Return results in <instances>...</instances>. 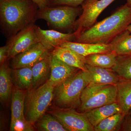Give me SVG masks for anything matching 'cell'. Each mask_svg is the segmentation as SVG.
<instances>
[{
	"label": "cell",
	"mask_w": 131,
	"mask_h": 131,
	"mask_svg": "<svg viewBox=\"0 0 131 131\" xmlns=\"http://www.w3.org/2000/svg\"><path fill=\"white\" fill-rule=\"evenodd\" d=\"M37 5L31 0H0L2 29L12 37L34 23L37 14Z\"/></svg>",
	"instance_id": "2"
},
{
	"label": "cell",
	"mask_w": 131,
	"mask_h": 131,
	"mask_svg": "<svg viewBox=\"0 0 131 131\" xmlns=\"http://www.w3.org/2000/svg\"><path fill=\"white\" fill-rule=\"evenodd\" d=\"M86 71L89 83L115 84L118 82L120 78L112 69H108L86 64Z\"/></svg>",
	"instance_id": "12"
},
{
	"label": "cell",
	"mask_w": 131,
	"mask_h": 131,
	"mask_svg": "<svg viewBox=\"0 0 131 131\" xmlns=\"http://www.w3.org/2000/svg\"><path fill=\"white\" fill-rule=\"evenodd\" d=\"M37 35L40 42L50 51L67 41H74L77 38L76 32L64 33L55 30H45L35 26Z\"/></svg>",
	"instance_id": "11"
},
{
	"label": "cell",
	"mask_w": 131,
	"mask_h": 131,
	"mask_svg": "<svg viewBox=\"0 0 131 131\" xmlns=\"http://www.w3.org/2000/svg\"><path fill=\"white\" fill-rule=\"evenodd\" d=\"M9 45L7 43L6 45L0 48V63L2 64L5 62L8 59V51H9Z\"/></svg>",
	"instance_id": "29"
},
{
	"label": "cell",
	"mask_w": 131,
	"mask_h": 131,
	"mask_svg": "<svg viewBox=\"0 0 131 131\" xmlns=\"http://www.w3.org/2000/svg\"><path fill=\"white\" fill-rule=\"evenodd\" d=\"M34 23L30 24L11 37L9 45L8 59H13L18 54L39 42Z\"/></svg>",
	"instance_id": "9"
},
{
	"label": "cell",
	"mask_w": 131,
	"mask_h": 131,
	"mask_svg": "<svg viewBox=\"0 0 131 131\" xmlns=\"http://www.w3.org/2000/svg\"><path fill=\"white\" fill-rule=\"evenodd\" d=\"M78 112L84 113L102 106L117 102V88L115 84L90 83L82 92Z\"/></svg>",
	"instance_id": "5"
},
{
	"label": "cell",
	"mask_w": 131,
	"mask_h": 131,
	"mask_svg": "<svg viewBox=\"0 0 131 131\" xmlns=\"http://www.w3.org/2000/svg\"><path fill=\"white\" fill-rule=\"evenodd\" d=\"M10 130L33 131L35 130L34 127V124L27 121L25 117L11 121Z\"/></svg>",
	"instance_id": "27"
},
{
	"label": "cell",
	"mask_w": 131,
	"mask_h": 131,
	"mask_svg": "<svg viewBox=\"0 0 131 131\" xmlns=\"http://www.w3.org/2000/svg\"><path fill=\"white\" fill-rule=\"evenodd\" d=\"M127 4L131 6V0H126Z\"/></svg>",
	"instance_id": "32"
},
{
	"label": "cell",
	"mask_w": 131,
	"mask_h": 131,
	"mask_svg": "<svg viewBox=\"0 0 131 131\" xmlns=\"http://www.w3.org/2000/svg\"><path fill=\"white\" fill-rule=\"evenodd\" d=\"M50 52L40 42L34 45L13 58V69L32 67L34 64L49 56Z\"/></svg>",
	"instance_id": "10"
},
{
	"label": "cell",
	"mask_w": 131,
	"mask_h": 131,
	"mask_svg": "<svg viewBox=\"0 0 131 131\" xmlns=\"http://www.w3.org/2000/svg\"><path fill=\"white\" fill-rule=\"evenodd\" d=\"M56 86L48 80L37 88L27 91L25 102L26 119L35 124L47 111L54 97Z\"/></svg>",
	"instance_id": "4"
},
{
	"label": "cell",
	"mask_w": 131,
	"mask_h": 131,
	"mask_svg": "<svg viewBox=\"0 0 131 131\" xmlns=\"http://www.w3.org/2000/svg\"><path fill=\"white\" fill-rule=\"evenodd\" d=\"M127 30L131 33V25H129L127 28Z\"/></svg>",
	"instance_id": "33"
},
{
	"label": "cell",
	"mask_w": 131,
	"mask_h": 131,
	"mask_svg": "<svg viewBox=\"0 0 131 131\" xmlns=\"http://www.w3.org/2000/svg\"><path fill=\"white\" fill-rule=\"evenodd\" d=\"M12 79L16 87L25 91L32 89V67L13 69Z\"/></svg>",
	"instance_id": "21"
},
{
	"label": "cell",
	"mask_w": 131,
	"mask_h": 131,
	"mask_svg": "<svg viewBox=\"0 0 131 131\" xmlns=\"http://www.w3.org/2000/svg\"><path fill=\"white\" fill-rule=\"evenodd\" d=\"M26 91L16 86L12 91L11 121L25 118L24 108Z\"/></svg>",
	"instance_id": "22"
},
{
	"label": "cell",
	"mask_w": 131,
	"mask_h": 131,
	"mask_svg": "<svg viewBox=\"0 0 131 131\" xmlns=\"http://www.w3.org/2000/svg\"><path fill=\"white\" fill-rule=\"evenodd\" d=\"M10 70L5 62L0 68V100L1 103L7 104L12 95V79Z\"/></svg>",
	"instance_id": "20"
},
{
	"label": "cell",
	"mask_w": 131,
	"mask_h": 131,
	"mask_svg": "<svg viewBox=\"0 0 131 131\" xmlns=\"http://www.w3.org/2000/svg\"><path fill=\"white\" fill-rule=\"evenodd\" d=\"M50 51L52 55L68 65L87 71L86 57L65 47H56Z\"/></svg>",
	"instance_id": "14"
},
{
	"label": "cell",
	"mask_w": 131,
	"mask_h": 131,
	"mask_svg": "<svg viewBox=\"0 0 131 131\" xmlns=\"http://www.w3.org/2000/svg\"><path fill=\"white\" fill-rule=\"evenodd\" d=\"M49 113L56 117L68 131H94L84 114L78 112L75 109L57 107Z\"/></svg>",
	"instance_id": "8"
},
{
	"label": "cell",
	"mask_w": 131,
	"mask_h": 131,
	"mask_svg": "<svg viewBox=\"0 0 131 131\" xmlns=\"http://www.w3.org/2000/svg\"><path fill=\"white\" fill-rule=\"evenodd\" d=\"M39 7V9H42L49 6V0H31Z\"/></svg>",
	"instance_id": "31"
},
{
	"label": "cell",
	"mask_w": 131,
	"mask_h": 131,
	"mask_svg": "<svg viewBox=\"0 0 131 131\" xmlns=\"http://www.w3.org/2000/svg\"><path fill=\"white\" fill-rule=\"evenodd\" d=\"M117 56L113 52L91 54L86 57V63L92 66L112 69L116 63Z\"/></svg>",
	"instance_id": "23"
},
{
	"label": "cell",
	"mask_w": 131,
	"mask_h": 131,
	"mask_svg": "<svg viewBox=\"0 0 131 131\" xmlns=\"http://www.w3.org/2000/svg\"><path fill=\"white\" fill-rule=\"evenodd\" d=\"M35 123L39 131H68L58 120L50 113H45Z\"/></svg>",
	"instance_id": "24"
},
{
	"label": "cell",
	"mask_w": 131,
	"mask_h": 131,
	"mask_svg": "<svg viewBox=\"0 0 131 131\" xmlns=\"http://www.w3.org/2000/svg\"><path fill=\"white\" fill-rule=\"evenodd\" d=\"M86 0H49V6H68L78 7Z\"/></svg>",
	"instance_id": "28"
},
{
	"label": "cell",
	"mask_w": 131,
	"mask_h": 131,
	"mask_svg": "<svg viewBox=\"0 0 131 131\" xmlns=\"http://www.w3.org/2000/svg\"><path fill=\"white\" fill-rule=\"evenodd\" d=\"M115 0H86L81 6L82 12L75 22L73 29L77 37L96 23L101 14Z\"/></svg>",
	"instance_id": "7"
},
{
	"label": "cell",
	"mask_w": 131,
	"mask_h": 131,
	"mask_svg": "<svg viewBox=\"0 0 131 131\" xmlns=\"http://www.w3.org/2000/svg\"><path fill=\"white\" fill-rule=\"evenodd\" d=\"M48 6L39 9L36 19H41L47 22L50 28L65 30L73 28L78 16L81 15L82 8L68 6Z\"/></svg>",
	"instance_id": "6"
},
{
	"label": "cell",
	"mask_w": 131,
	"mask_h": 131,
	"mask_svg": "<svg viewBox=\"0 0 131 131\" xmlns=\"http://www.w3.org/2000/svg\"><path fill=\"white\" fill-rule=\"evenodd\" d=\"M120 130L131 131V115L127 114L125 116Z\"/></svg>",
	"instance_id": "30"
},
{
	"label": "cell",
	"mask_w": 131,
	"mask_h": 131,
	"mask_svg": "<svg viewBox=\"0 0 131 131\" xmlns=\"http://www.w3.org/2000/svg\"><path fill=\"white\" fill-rule=\"evenodd\" d=\"M59 47L71 49L85 57L96 53H108L112 52L109 44H98L67 41L61 44Z\"/></svg>",
	"instance_id": "15"
},
{
	"label": "cell",
	"mask_w": 131,
	"mask_h": 131,
	"mask_svg": "<svg viewBox=\"0 0 131 131\" xmlns=\"http://www.w3.org/2000/svg\"><path fill=\"white\" fill-rule=\"evenodd\" d=\"M116 85L117 103L122 113L126 115L131 109V80L121 78Z\"/></svg>",
	"instance_id": "17"
},
{
	"label": "cell",
	"mask_w": 131,
	"mask_h": 131,
	"mask_svg": "<svg viewBox=\"0 0 131 131\" xmlns=\"http://www.w3.org/2000/svg\"><path fill=\"white\" fill-rule=\"evenodd\" d=\"M51 56L50 52L49 56L38 62L32 66V88H37L48 79V77L50 76Z\"/></svg>",
	"instance_id": "18"
},
{
	"label": "cell",
	"mask_w": 131,
	"mask_h": 131,
	"mask_svg": "<svg viewBox=\"0 0 131 131\" xmlns=\"http://www.w3.org/2000/svg\"><path fill=\"white\" fill-rule=\"evenodd\" d=\"M128 114L130 115H131V109L130 110V111H129V113H128Z\"/></svg>",
	"instance_id": "34"
},
{
	"label": "cell",
	"mask_w": 131,
	"mask_h": 131,
	"mask_svg": "<svg viewBox=\"0 0 131 131\" xmlns=\"http://www.w3.org/2000/svg\"><path fill=\"white\" fill-rule=\"evenodd\" d=\"M50 65L51 73L49 80L56 87L80 70L68 65L51 54Z\"/></svg>",
	"instance_id": "13"
},
{
	"label": "cell",
	"mask_w": 131,
	"mask_h": 131,
	"mask_svg": "<svg viewBox=\"0 0 131 131\" xmlns=\"http://www.w3.org/2000/svg\"><path fill=\"white\" fill-rule=\"evenodd\" d=\"M122 112L117 102L94 108L83 113L94 127L106 118Z\"/></svg>",
	"instance_id": "16"
},
{
	"label": "cell",
	"mask_w": 131,
	"mask_h": 131,
	"mask_svg": "<svg viewBox=\"0 0 131 131\" xmlns=\"http://www.w3.org/2000/svg\"><path fill=\"white\" fill-rule=\"evenodd\" d=\"M130 33L127 29L109 43L111 51L117 56L131 55Z\"/></svg>",
	"instance_id": "19"
},
{
	"label": "cell",
	"mask_w": 131,
	"mask_h": 131,
	"mask_svg": "<svg viewBox=\"0 0 131 131\" xmlns=\"http://www.w3.org/2000/svg\"><path fill=\"white\" fill-rule=\"evenodd\" d=\"M131 25V6L118 7L110 16L81 33L74 42L107 44Z\"/></svg>",
	"instance_id": "1"
},
{
	"label": "cell",
	"mask_w": 131,
	"mask_h": 131,
	"mask_svg": "<svg viewBox=\"0 0 131 131\" xmlns=\"http://www.w3.org/2000/svg\"><path fill=\"white\" fill-rule=\"evenodd\" d=\"M89 84L86 71L80 70L55 87L54 101L57 107L78 108L82 92Z\"/></svg>",
	"instance_id": "3"
},
{
	"label": "cell",
	"mask_w": 131,
	"mask_h": 131,
	"mask_svg": "<svg viewBox=\"0 0 131 131\" xmlns=\"http://www.w3.org/2000/svg\"><path fill=\"white\" fill-rule=\"evenodd\" d=\"M125 116L120 112L107 117L94 127V131L120 130Z\"/></svg>",
	"instance_id": "25"
},
{
	"label": "cell",
	"mask_w": 131,
	"mask_h": 131,
	"mask_svg": "<svg viewBox=\"0 0 131 131\" xmlns=\"http://www.w3.org/2000/svg\"><path fill=\"white\" fill-rule=\"evenodd\" d=\"M113 70L121 78L131 80V55L117 56Z\"/></svg>",
	"instance_id": "26"
}]
</instances>
